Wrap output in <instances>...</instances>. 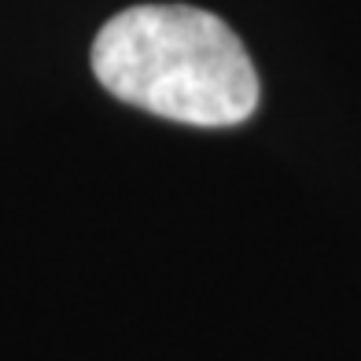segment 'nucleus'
Segmentation results:
<instances>
[{
	"mask_svg": "<svg viewBox=\"0 0 361 361\" xmlns=\"http://www.w3.org/2000/svg\"><path fill=\"white\" fill-rule=\"evenodd\" d=\"M89 63L122 104L203 129L247 122L262 96L243 41L214 11L188 4H137L111 15Z\"/></svg>",
	"mask_w": 361,
	"mask_h": 361,
	"instance_id": "nucleus-1",
	"label": "nucleus"
}]
</instances>
